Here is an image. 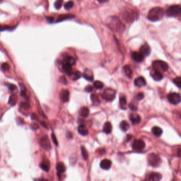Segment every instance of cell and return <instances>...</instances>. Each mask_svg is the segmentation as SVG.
<instances>
[{"mask_svg":"<svg viewBox=\"0 0 181 181\" xmlns=\"http://www.w3.org/2000/svg\"><path fill=\"white\" fill-rule=\"evenodd\" d=\"M108 27L112 31L116 32H121L124 30L125 27L122 22L116 17H110L107 21Z\"/></svg>","mask_w":181,"mask_h":181,"instance_id":"1","label":"cell"},{"mask_svg":"<svg viewBox=\"0 0 181 181\" xmlns=\"http://www.w3.org/2000/svg\"><path fill=\"white\" fill-rule=\"evenodd\" d=\"M164 16V12L162 8L155 7L150 10L148 15V19L152 22H156L161 20Z\"/></svg>","mask_w":181,"mask_h":181,"instance_id":"2","label":"cell"},{"mask_svg":"<svg viewBox=\"0 0 181 181\" xmlns=\"http://www.w3.org/2000/svg\"><path fill=\"white\" fill-rule=\"evenodd\" d=\"M153 67L154 70L161 72H166L168 69V65L167 64L162 61L157 60L153 63Z\"/></svg>","mask_w":181,"mask_h":181,"instance_id":"3","label":"cell"},{"mask_svg":"<svg viewBox=\"0 0 181 181\" xmlns=\"http://www.w3.org/2000/svg\"><path fill=\"white\" fill-rule=\"evenodd\" d=\"M116 92L115 91L111 88L105 89L101 94V97L102 99L107 101L111 102L114 100L115 98Z\"/></svg>","mask_w":181,"mask_h":181,"instance_id":"4","label":"cell"},{"mask_svg":"<svg viewBox=\"0 0 181 181\" xmlns=\"http://www.w3.org/2000/svg\"><path fill=\"white\" fill-rule=\"evenodd\" d=\"M181 7L179 5H173L167 9L166 13L168 17H175L178 16L181 13Z\"/></svg>","mask_w":181,"mask_h":181,"instance_id":"5","label":"cell"},{"mask_svg":"<svg viewBox=\"0 0 181 181\" xmlns=\"http://www.w3.org/2000/svg\"><path fill=\"white\" fill-rule=\"evenodd\" d=\"M148 161L150 165L153 167H158L161 164V160L157 155L150 154L148 156Z\"/></svg>","mask_w":181,"mask_h":181,"instance_id":"6","label":"cell"},{"mask_svg":"<svg viewBox=\"0 0 181 181\" xmlns=\"http://www.w3.org/2000/svg\"><path fill=\"white\" fill-rule=\"evenodd\" d=\"M167 98L170 104L175 105H177L181 102L180 95L179 94L176 92L170 93L167 95Z\"/></svg>","mask_w":181,"mask_h":181,"instance_id":"7","label":"cell"},{"mask_svg":"<svg viewBox=\"0 0 181 181\" xmlns=\"http://www.w3.org/2000/svg\"><path fill=\"white\" fill-rule=\"evenodd\" d=\"M145 143L141 139H136L133 142L132 147V149L137 151H140L143 149L145 147Z\"/></svg>","mask_w":181,"mask_h":181,"instance_id":"8","label":"cell"},{"mask_svg":"<svg viewBox=\"0 0 181 181\" xmlns=\"http://www.w3.org/2000/svg\"><path fill=\"white\" fill-rule=\"evenodd\" d=\"M40 145L42 148L45 150H49L51 149V145L50 141V140L46 135H45L40 139Z\"/></svg>","mask_w":181,"mask_h":181,"instance_id":"9","label":"cell"},{"mask_svg":"<svg viewBox=\"0 0 181 181\" xmlns=\"http://www.w3.org/2000/svg\"><path fill=\"white\" fill-rule=\"evenodd\" d=\"M135 15L136 13L134 11L130 10V11H126L124 14V18L126 21L130 22L135 19L136 18Z\"/></svg>","mask_w":181,"mask_h":181,"instance_id":"10","label":"cell"},{"mask_svg":"<svg viewBox=\"0 0 181 181\" xmlns=\"http://www.w3.org/2000/svg\"><path fill=\"white\" fill-rule=\"evenodd\" d=\"M129 118H130V121H131L133 125L139 124L141 120L140 116L137 113H132L130 114Z\"/></svg>","mask_w":181,"mask_h":181,"instance_id":"11","label":"cell"},{"mask_svg":"<svg viewBox=\"0 0 181 181\" xmlns=\"http://www.w3.org/2000/svg\"><path fill=\"white\" fill-rule=\"evenodd\" d=\"M71 67V65L67 63H64L63 62L61 63V70L68 75H70L73 72Z\"/></svg>","mask_w":181,"mask_h":181,"instance_id":"12","label":"cell"},{"mask_svg":"<svg viewBox=\"0 0 181 181\" xmlns=\"http://www.w3.org/2000/svg\"><path fill=\"white\" fill-rule=\"evenodd\" d=\"M140 51V53L142 54L143 56H148L151 53V49L149 46L147 44H145L142 46Z\"/></svg>","mask_w":181,"mask_h":181,"instance_id":"13","label":"cell"},{"mask_svg":"<svg viewBox=\"0 0 181 181\" xmlns=\"http://www.w3.org/2000/svg\"><path fill=\"white\" fill-rule=\"evenodd\" d=\"M134 83L135 86L139 88L144 87L146 85V80L142 77H139L138 78H137L135 79Z\"/></svg>","mask_w":181,"mask_h":181,"instance_id":"14","label":"cell"},{"mask_svg":"<svg viewBox=\"0 0 181 181\" xmlns=\"http://www.w3.org/2000/svg\"><path fill=\"white\" fill-rule=\"evenodd\" d=\"M112 166V161L108 159H104L100 163V167L103 169L107 170L109 169Z\"/></svg>","mask_w":181,"mask_h":181,"instance_id":"15","label":"cell"},{"mask_svg":"<svg viewBox=\"0 0 181 181\" xmlns=\"http://www.w3.org/2000/svg\"><path fill=\"white\" fill-rule=\"evenodd\" d=\"M132 58L137 62H141L144 59V56L140 53L133 52L131 54Z\"/></svg>","mask_w":181,"mask_h":181,"instance_id":"16","label":"cell"},{"mask_svg":"<svg viewBox=\"0 0 181 181\" xmlns=\"http://www.w3.org/2000/svg\"><path fill=\"white\" fill-rule=\"evenodd\" d=\"M60 98L63 102H67L69 99L70 94L67 90H63L60 94Z\"/></svg>","mask_w":181,"mask_h":181,"instance_id":"17","label":"cell"},{"mask_svg":"<svg viewBox=\"0 0 181 181\" xmlns=\"http://www.w3.org/2000/svg\"><path fill=\"white\" fill-rule=\"evenodd\" d=\"M83 77L85 79H86L89 81H92L94 80V75H93L92 72L88 69H87L85 71L83 75Z\"/></svg>","mask_w":181,"mask_h":181,"instance_id":"18","label":"cell"},{"mask_svg":"<svg viewBox=\"0 0 181 181\" xmlns=\"http://www.w3.org/2000/svg\"><path fill=\"white\" fill-rule=\"evenodd\" d=\"M112 129L113 127L110 122H106L105 123L103 127V131L106 134H110L112 132Z\"/></svg>","mask_w":181,"mask_h":181,"instance_id":"19","label":"cell"},{"mask_svg":"<svg viewBox=\"0 0 181 181\" xmlns=\"http://www.w3.org/2000/svg\"><path fill=\"white\" fill-rule=\"evenodd\" d=\"M149 180L151 181H160L162 178V175L161 174L158 173L153 172L150 174L149 175Z\"/></svg>","mask_w":181,"mask_h":181,"instance_id":"20","label":"cell"},{"mask_svg":"<svg viewBox=\"0 0 181 181\" xmlns=\"http://www.w3.org/2000/svg\"><path fill=\"white\" fill-rule=\"evenodd\" d=\"M79 113L81 116L84 118H86L89 115V110L87 107H83L80 110Z\"/></svg>","mask_w":181,"mask_h":181,"instance_id":"21","label":"cell"},{"mask_svg":"<svg viewBox=\"0 0 181 181\" xmlns=\"http://www.w3.org/2000/svg\"><path fill=\"white\" fill-rule=\"evenodd\" d=\"M153 77V78L155 80V81H160L162 80L163 78V75H162L161 72H159V71H156L154 70V72L151 75Z\"/></svg>","mask_w":181,"mask_h":181,"instance_id":"22","label":"cell"},{"mask_svg":"<svg viewBox=\"0 0 181 181\" xmlns=\"http://www.w3.org/2000/svg\"><path fill=\"white\" fill-rule=\"evenodd\" d=\"M78 132L82 135H86L88 134V130L87 127L85 125H80L79 126L78 128Z\"/></svg>","mask_w":181,"mask_h":181,"instance_id":"23","label":"cell"},{"mask_svg":"<svg viewBox=\"0 0 181 181\" xmlns=\"http://www.w3.org/2000/svg\"><path fill=\"white\" fill-rule=\"evenodd\" d=\"M126 99L125 96L120 95V105L123 110L126 109Z\"/></svg>","mask_w":181,"mask_h":181,"instance_id":"24","label":"cell"},{"mask_svg":"<svg viewBox=\"0 0 181 181\" xmlns=\"http://www.w3.org/2000/svg\"><path fill=\"white\" fill-rule=\"evenodd\" d=\"M90 98L91 102L93 104V105L96 106H98L99 105L100 102L99 98L97 94H91Z\"/></svg>","mask_w":181,"mask_h":181,"instance_id":"25","label":"cell"},{"mask_svg":"<svg viewBox=\"0 0 181 181\" xmlns=\"http://www.w3.org/2000/svg\"><path fill=\"white\" fill-rule=\"evenodd\" d=\"M65 166L62 163H59L56 165V170L58 174H61L65 172Z\"/></svg>","mask_w":181,"mask_h":181,"instance_id":"26","label":"cell"},{"mask_svg":"<svg viewBox=\"0 0 181 181\" xmlns=\"http://www.w3.org/2000/svg\"><path fill=\"white\" fill-rule=\"evenodd\" d=\"M152 132L155 136L159 137L161 136V134L163 133V130L159 127L154 126L152 129Z\"/></svg>","mask_w":181,"mask_h":181,"instance_id":"27","label":"cell"},{"mask_svg":"<svg viewBox=\"0 0 181 181\" xmlns=\"http://www.w3.org/2000/svg\"><path fill=\"white\" fill-rule=\"evenodd\" d=\"M120 127L123 131L126 132L130 129V125L126 121H123L120 124Z\"/></svg>","mask_w":181,"mask_h":181,"instance_id":"28","label":"cell"},{"mask_svg":"<svg viewBox=\"0 0 181 181\" xmlns=\"http://www.w3.org/2000/svg\"><path fill=\"white\" fill-rule=\"evenodd\" d=\"M63 62L64 63H67L72 66V65H73L75 63V60L72 56H67L64 59Z\"/></svg>","mask_w":181,"mask_h":181,"instance_id":"29","label":"cell"},{"mask_svg":"<svg viewBox=\"0 0 181 181\" xmlns=\"http://www.w3.org/2000/svg\"><path fill=\"white\" fill-rule=\"evenodd\" d=\"M40 167L45 172H48L50 168V164L48 161H45L42 163L40 164Z\"/></svg>","mask_w":181,"mask_h":181,"instance_id":"30","label":"cell"},{"mask_svg":"<svg viewBox=\"0 0 181 181\" xmlns=\"http://www.w3.org/2000/svg\"><path fill=\"white\" fill-rule=\"evenodd\" d=\"M123 71L127 77L131 78L132 75V71L129 65H126L123 67Z\"/></svg>","mask_w":181,"mask_h":181,"instance_id":"31","label":"cell"},{"mask_svg":"<svg viewBox=\"0 0 181 181\" xmlns=\"http://www.w3.org/2000/svg\"><path fill=\"white\" fill-rule=\"evenodd\" d=\"M17 100V97L16 94H12L10 96L9 100V104H10L12 106H14V105H15V104H16Z\"/></svg>","mask_w":181,"mask_h":181,"instance_id":"32","label":"cell"},{"mask_svg":"<svg viewBox=\"0 0 181 181\" xmlns=\"http://www.w3.org/2000/svg\"><path fill=\"white\" fill-rule=\"evenodd\" d=\"M70 76H71L73 80H77L79 78H80V77H81V73L80 72L77 71L75 72H72V74L70 75Z\"/></svg>","mask_w":181,"mask_h":181,"instance_id":"33","label":"cell"},{"mask_svg":"<svg viewBox=\"0 0 181 181\" xmlns=\"http://www.w3.org/2000/svg\"><path fill=\"white\" fill-rule=\"evenodd\" d=\"M94 86L96 89H102L104 87V84L100 81H96L94 83Z\"/></svg>","mask_w":181,"mask_h":181,"instance_id":"34","label":"cell"},{"mask_svg":"<svg viewBox=\"0 0 181 181\" xmlns=\"http://www.w3.org/2000/svg\"><path fill=\"white\" fill-rule=\"evenodd\" d=\"M73 17H74V16L72 15H61L59 16L58 18V21H61L64 20H66L67 19H70V18H73Z\"/></svg>","mask_w":181,"mask_h":181,"instance_id":"35","label":"cell"},{"mask_svg":"<svg viewBox=\"0 0 181 181\" xmlns=\"http://www.w3.org/2000/svg\"><path fill=\"white\" fill-rule=\"evenodd\" d=\"M63 0H56L54 3V7L56 10L61 9L63 4Z\"/></svg>","mask_w":181,"mask_h":181,"instance_id":"36","label":"cell"},{"mask_svg":"<svg viewBox=\"0 0 181 181\" xmlns=\"http://www.w3.org/2000/svg\"><path fill=\"white\" fill-rule=\"evenodd\" d=\"M81 154L83 155V157L85 161H87V159L88 158V155L87 153V150L86 149V148L82 146L81 148Z\"/></svg>","mask_w":181,"mask_h":181,"instance_id":"37","label":"cell"},{"mask_svg":"<svg viewBox=\"0 0 181 181\" xmlns=\"http://www.w3.org/2000/svg\"><path fill=\"white\" fill-rule=\"evenodd\" d=\"M73 4H73V2L72 1H69V2H67V3H66L65 4H64V7L65 10H69L71 9V8L73 7Z\"/></svg>","mask_w":181,"mask_h":181,"instance_id":"38","label":"cell"},{"mask_svg":"<svg viewBox=\"0 0 181 181\" xmlns=\"http://www.w3.org/2000/svg\"><path fill=\"white\" fill-rule=\"evenodd\" d=\"M173 83L178 88H181V78L180 77H177L173 80Z\"/></svg>","mask_w":181,"mask_h":181,"instance_id":"39","label":"cell"},{"mask_svg":"<svg viewBox=\"0 0 181 181\" xmlns=\"http://www.w3.org/2000/svg\"><path fill=\"white\" fill-rule=\"evenodd\" d=\"M1 68L4 71H8L9 70V65L8 63H3L1 65Z\"/></svg>","mask_w":181,"mask_h":181,"instance_id":"40","label":"cell"},{"mask_svg":"<svg viewBox=\"0 0 181 181\" xmlns=\"http://www.w3.org/2000/svg\"><path fill=\"white\" fill-rule=\"evenodd\" d=\"M7 87L9 88V89L11 91H15L17 89V87L15 85H12L11 83H8L7 85Z\"/></svg>","mask_w":181,"mask_h":181,"instance_id":"41","label":"cell"},{"mask_svg":"<svg viewBox=\"0 0 181 181\" xmlns=\"http://www.w3.org/2000/svg\"><path fill=\"white\" fill-rule=\"evenodd\" d=\"M136 98L138 100H141L144 98V94L142 92H139L137 95Z\"/></svg>","mask_w":181,"mask_h":181,"instance_id":"42","label":"cell"},{"mask_svg":"<svg viewBox=\"0 0 181 181\" xmlns=\"http://www.w3.org/2000/svg\"><path fill=\"white\" fill-rule=\"evenodd\" d=\"M51 137L52 139V140H53V141L54 142V143L55 144V145L58 146V142H57V140L56 138V137H55V135H54V133H52Z\"/></svg>","mask_w":181,"mask_h":181,"instance_id":"43","label":"cell"},{"mask_svg":"<svg viewBox=\"0 0 181 181\" xmlns=\"http://www.w3.org/2000/svg\"><path fill=\"white\" fill-rule=\"evenodd\" d=\"M129 107H130V109L133 111H137L138 110V107L137 106H136L135 105H134V104H130L129 105Z\"/></svg>","mask_w":181,"mask_h":181,"instance_id":"44","label":"cell"},{"mask_svg":"<svg viewBox=\"0 0 181 181\" xmlns=\"http://www.w3.org/2000/svg\"><path fill=\"white\" fill-rule=\"evenodd\" d=\"M21 106L22 107V108H24V110H28V108H29V106L28 105V104L24 102H22L21 104Z\"/></svg>","mask_w":181,"mask_h":181,"instance_id":"45","label":"cell"},{"mask_svg":"<svg viewBox=\"0 0 181 181\" xmlns=\"http://www.w3.org/2000/svg\"><path fill=\"white\" fill-rule=\"evenodd\" d=\"M85 90L87 92H90L92 91V87H91L90 85H88L86 87H85Z\"/></svg>","mask_w":181,"mask_h":181,"instance_id":"46","label":"cell"},{"mask_svg":"<svg viewBox=\"0 0 181 181\" xmlns=\"http://www.w3.org/2000/svg\"><path fill=\"white\" fill-rule=\"evenodd\" d=\"M109 0H97V1L100 3H106Z\"/></svg>","mask_w":181,"mask_h":181,"instance_id":"47","label":"cell"},{"mask_svg":"<svg viewBox=\"0 0 181 181\" xmlns=\"http://www.w3.org/2000/svg\"><path fill=\"white\" fill-rule=\"evenodd\" d=\"M47 20L48 21H49V22H52V21H53V18H52V17H50V18H47Z\"/></svg>","mask_w":181,"mask_h":181,"instance_id":"48","label":"cell"},{"mask_svg":"<svg viewBox=\"0 0 181 181\" xmlns=\"http://www.w3.org/2000/svg\"><path fill=\"white\" fill-rule=\"evenodd\" d=\"M5 29V28H4L3 26H2L1 25H0V31H2Z\"/></svg>","mask_w":181,"mask_h":181,"instance_id":"49","label":"cell"}]
</instances>
